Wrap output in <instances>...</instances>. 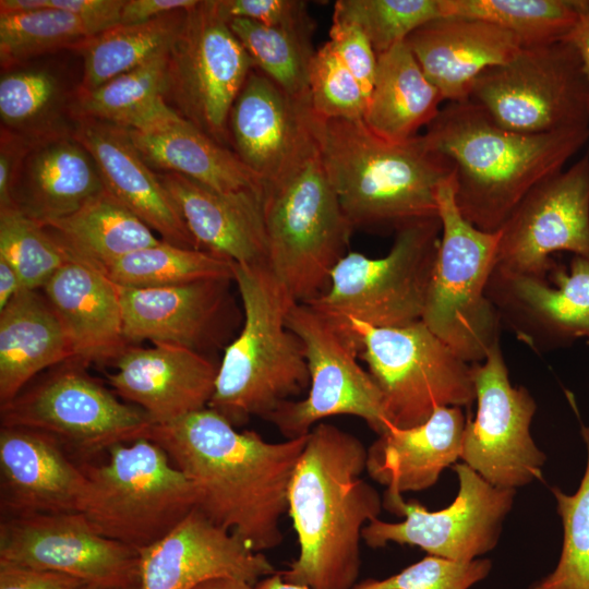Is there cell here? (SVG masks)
Wrapping results in <instances>:
<instances>
[{
  "instance_id": "cell-33",
  "label": "cell",
  "mask_w": 589,
  "mask_h": 589,
  "mask_svg": "<svg viewBox=\"0 0 589 589\" xmlns=\"http://www.w3.org/2000/svg\"><path fill=\"white\" fill-rule=\"evenodd\" d=\"M443 100L404 41L377 57L376 76L362 120L377 136L406 142L437 117Z\"/></svg>"
},
{
  "instance_id": "cell-13",
  "label": "cell",
  "mask_w": 589,
  "mask_h": 589,
  "mask_svg": "<svg viewBox=\"0 0 589 589\" xmlns=\"http://www.w3.org/2000/svg\"><path fill=\"white\" fill-rule=\"evenodd\" d=\"M286 322L303 345L310 386L303 399L281 404L266 420L286 438L308 435L323 419L340 414L364 420L377 435L392 428L381 390L358 362L352 332L304 303L291 305Z\"/></svg>"
},
{
  "instance_id": "cell-24",
  "label": "cell",
  "mask_w": 589,
  "mask_h": 589,
  "mask_svg": "<svg viewBox=\"0 0 589 589\" xmlns=\"http://www.w3.org/2000/svg\"><path fill=\"white\" fill-rule=\"evenodd\" d=\"M233 279L163 288L117 286L127 342L151 341L201 352L214 340Z\"/></svg>"
},
{
  "instance_id": "cell-50",
  "label": "cell",
  "mask_w": 589,
  "mask_h": 589,
  "mask_svg": "<svg viewBox=\"0 0 589 589\" xmlns=\"http://www.w3.org/2000/svg\"><path fill=\"white\" fill-rule=\"evenodd\" d=\"M84 585L65 574L0 561V589H81Z\"/></svg>"
},
{
  "instance_id": "cell-12",
  "label": "cell",
  "mask_w": 589,
  "mask_h": 589,
  "mask_svg": "<svg viewBox=\"0 0 589 589\" xmlns=\"http://www.w3.org/2000/svg\"><path fill=\"white\" fill-rule=\"evenodd\" d=\"M1 425L41 432L81 456L146 437L153 425L141 408L120 400L70 360L0 405Z\"/></svg>"
},
{
  "instance_id": "cell-39",
  "label": "cell",
  "mask_w": 589,
  "mask_h": 589,
  "mask_svg": "<svg viewBox=\"0 0 589 589\" xmlns=\"http://www.w3.org/2000/svg\"><path fill=\"white\" fill-rule=\"evenodd\" d=\"M232 264L207 251L161 240L116 261L106 274L119 286L163 288L206 279H233Z\"/></svg>"
},
{
  "instance_id": "cell-53",
  "label": "cell",
  "mask_w": 589,
  "mask_h": 589,
  "mask_svg": "<svg viewBox=\"0 0 589 589\" xmlns=\"http://www.w3.org/2000/svg\"><path fill=\"white\" fill-rule=\"evenodd\" d=\"M563 40L576 49L589 85V8L580 14L577 23Z\"/></svg>"
},
{
  "instance_id": "cell-40",
  "label": "cell",
  "mask_w": 589,
  "mask_h": 589,
  "mask_svg": "<svg viewBox=\"0 0 589 589\" xmlns=\"http://www.w3.org/2000/svg\"><path fill=\"white\" fill-rule=\"evenodd\" d=\"M91 37L76 15L57 8L0 15L1 64L19 63L60 48L77 49Z\"/></svg>"
},
{
  "instance_id": "cell-22",
  "label": "cell",
  "mask_w": 589,
  "mask_h": 589,
  "mask_svg": "<svg viewBox=\"0 0 589 589\" xmlns=\"http://www.w3.org/2000/svg\"><path fill=\"white\" fill-rule=\"evenodd\" d=\"M107 374L115 394L147 413L153 424L208 407L218 366L201 352L170 345L129 346Z\"/></svg>"
},
{
  "instance_id": "cell-17",
  "label": "cell",
  "mask_w": 589,
  "mask_h": 589,
  "mask_svg": "<svg viewBox=\"0 0 589 589\" xmlns=\"http://www.w3.org/2000/svg\"><path fill=\"white\" fill-rule=\"evenodd\" d=\"M496 269L544 276L562 251L589 256V154L533 187L498 230Z\"/></svg>"
},
{
  "instance_id": "cell-15",
  "label": "cell",
  "mask_w": 589,
  "mask_h": 589,
  "mask_svg": "<svg viewBox=\"0 0 589 589\" xmlns=\"http://www.w3.org/2000/svg\"><path fill=\"white\" fill-rule=\"evenodd\" d=\"M453 470L459 482L458 493L449 506L440 510L431 512L417 501L406 502L401 494L384 492L383 507L405 519L370 521L362 530L366 545L378 549L389 542L409 544L428 555L454 561H472L493 550L516 490L492 485L465 462L454 464Z\"/></svg>"
},
{
  "instance_id": "cell-42",
  "label": "cell",
  "mask_w": 589,
  "mask_h": 589,
  "mask_svg": "<svg viewBox=\"0 0 589 589\" xmlns=\"http://www.w3.org/2000/svg\"><path fill=\"white\" fill-rule=\"evenodd\" d=\"M587 446V466L577 492L551 489L562 518L564 538L555 569L529 589H589V425L581 428Z\"/></svg>"
},
{
  "instance_id": "cell-54",
  "label": "cell",
  "mask_w": 589,
  "mask_h": 589,
  "mask_svg": "<svg viewBox=\"0 0 589 589\" xmlns=\"http://www.w3.org/2000/svg\"><path fill=\"white\" fill-rule=\"evenodd\" d=\"M20 291H23L15 269L0 259V310H2Z\"/></svg>"
},
{
  "instance_id": "cell-3",
  "label": "cell",
  "mask_w": 589,
  "mask_h": 589,
  "mask_svg": "<svg viewBox=\"0 0 589 589\" xmlns=\"http://www.w3.org/2000/svg\"><path fill=\"white\" fill-rule=\"evenodd\" d=\"M422 135L454 165L461 215L480 230L496 232L533 187L562 171L585 146L589 127L519 133L468 99L441 108Z\"/></svg>"
},
{
  "instance_id": "cell-47",
  "label": "cell",
  "mask_w": 589,
  "mask_h": 589,
  "mask_svg": "<svg viewBox=\"0 0 589 589\" xmlns=\"http://www.w3.org/2000/svg\"><path fill=\"white\" fill-rule=\"evenodd\" d=\"M328 41L369 99L376 76L377 56L368 37L356 24L333 15Z\"/></svg>"
},
{
  "instance_id": "cell-45",
  "label": "cell",
  "mask_w": 589,
  "mask_h": 589,
  "mask_svg": "<svg viewBox=\"0 0 589 589\" xmlns=\"http://www.w3.org/2000/svg\"><path fill=\"white\" fill-rule=\"evenodd\" d=\"M491 567L486 558L454 561L426 555L387 578L357 582L353 589H469L484 579Z\"/></svg>"
},
{
  "instance_id": "cell-38",
  "label": "cell",
  "mask_w": 589,
  "mask_h": 589,
  "mask_svg": "<svg viewBox=\"0 0 589 589\" xmlns=\"http://www.w3.org/2000/svg\"><path fill=\"white\" fill-rule=\"evenodd\" d=\"M228 23L254 69L291 97L310 103L309 69L315 52L313 29L272 27L245 19H230Z\"/></svg>"
},
{
  "instance_id": "cell-32",
  "label": "cell",
  "mask_w": 589,
  "mask_h": 589,
  "mask_svg": "<svg viewBox=\"0 0 589 589\" xmlns=\"http://www.w3.org/2000/svg\"><path fill=\"white\" fill-rule=\"evenodd\" d=\"M125 130L152 169L179 173L218 192L263 191L261 179L231 149L183 117L144 131Z\"/></svg>"
},
{
  "instance_id": "cell-10",
  "label": "cell",
  "mask_w": 589,
  "mask_h": 589,
  "mask_svg": "<svg viewBox=\"0 0 589 589\" xmlns=\"http://www.w3.org/2000/svg\"><path fill=\"white\" fill-rule=\"evenodd\" d=\"M359 358L381 390L395 428L425 422L441 407L469 408L476 401L472 363L465 361L421 320L374 327L350 320Z\"/></svg>"
},
{
  "instance_id": "cell-5",
  "label": "cell",
  "mask_w": 589,
  "mask_h": 589,
  "mask_svg": "<svg viewBox=\"0 0 589 589\" xmlns=\"http://www.w3.org/2000/svg\"><path fill=\"white\" fill-rule=\"evenodd\" d=\"M232 272L243 325L225 348L208 407L238 426L304 393L310 376L303 345L286 322L296 302L267 265L233 263Z\"/></svg>"
},
{
  "instance_id": "cell-29",
  "label": "cell",
  "mask_w": 589,
  "mask_h": 589,
  "mask_svg": "<svg viewBox=\"0 0 589 589\" xmlns=\"http://www.w3.org/2000/svg\"><path fill=\"white\" fill-rule=\"evenodd\" d=\"M466 422L462 408L441 407L422 424L389 428L368 447V474L393 494L431 488L460 458Z\"/></svg>"
},
{
  "instance_id": "cell-51",
  "label": "cell",
  "mask_w": 589,
  "mask_h": 589,
  "mask_svg": "<svg viewBox=\"0 0 589 589\" xmlns=\"http://www.w3.org/2000/svg\"><path fill=\"white\" fill-rule=\"evenodd\" d=\"M32 146V140L1 128L0 142V208L15 206L12 190L22 164Z\"/></svg>"
},
{
  "instance_id": "cell-23",
  "label": "cell",
  "mask_w": 589,
  "mask_h": 589,
  "mask_svg": "<svg viewBox=\"0 0 589 589\" xmlns=\"http://www.w3.org/2000/svg\"><path fill=\"white\" fill-rule=\"evenodd\" d=\"M87 478L41 432L0 429V507L5 517L80 512Z\"/></svg>"
},
{
  "instance_id": "cell-14",
  "label": "cell",
  "mask_w": 589,
  "mask_h": 589,
  "mask_svg": "<svg viewBox=\"0 0 589 589\" xmlns=\"http://www.w3.org/2000/svg\"><path fill=\"white\" fill-rule=\"evenodd\" d=\"M253 69L218 0L199 1L185 11L168 69V92L181 117L227 146L230 110Z\"/></svg>"
},
{
  "instance_id": "cell-36",
  "label": "cell",
  "mask_w": 589,
  "mask_h": 589,
  "mask_svg": "<svg viewBox=\"0 0 589 589\" xmlns=\"http://www.w3.org/2000/svg\"><path fill=\"white\" fill-rule=\"evenodd\" d=\"M185 11L139 24H119L84 41L77 48L84 59L79 92L93 91L169 50L181 29Z\"/></svg>"
},
{
  "instance_id": "cell-6",
  "label": "cell",
  "mask_w": 589,
  "mask_h": 589,
  "mask_svg": "<svg viewBox=\"0 0 589 589\" xmlns=\"http://www.w3.org/2000/svg\"><path fill=\"white\" fill-rule=\"evenodd\" d=\"M267 267L296 303L327 289L353 228L326 175L316 139L288 167L263 183Z\"/></svg>"
},
{
  "instance_id": "cell-57",
  "label": "cell",
  "mask_w": 589,
  "mask_h": 589,
  "mask_svg": "<svg viewBox=\"0 0 589 589\" xmlns=\"http://www.w3.org/2000/svg\"><path fill=\"white\" fill-rule=\"evenodd\" d=\"M81 589H139V585L130 587H100L86 584Z\"/></svg>"
},
{
  "instance_id": "cell-56",
  "label": "cell",
  "mask_w": 589,
  "mask_h": 589,
  "mask_svg": "<svg viewBox=\"0 0 589 589\" xmlns=\"http://www.w3.org/2000/svg\"><path fill=\"white\" fill-rule=\"evenodd\" d=\"M254 589H309L305 586H299L286 582L280 573H276L274 575H271L268 577L263 578L260 580L255 586Z\"/></svg>"
},
{
  "instance_id": "cell-2",
  "label": "cell",
  "mask_w": 589,
  "mask_h": 589,
  "mask_svg": "<svg viewBox=\"0 0 589 589\" xmlns=\"http://www.w3.org/2000/svg\"><path fill=\"white\" fill-rule=\"evenodd\" d=\"M368 448L353 434L320 422L312 428L288 489V513L299 554L279 572L309 589H353L363 528L383 498L364 479Z\"/></svg>"
},
{
  "instance_id": "cell-41",
  "label": "cell",
  "mask_w": 589,
  "mask_h": 589,
  "mask_svg": "<svg viewBox=\"0 0 589 589\" xmlns=\"http://www.w3.org/2000/svg\"><path fill=\"white\" fill-rule=\"evenodd\" d=\"M0 259L17 273L23 290H38L71 260L37 221L16 206L0 208Z\"/></svg>"
},
{
  "instance_id": "cell-31",
  "label": "cell",
  "mask_w": 589,
  "mask_h": 589,
  "mask_svg": "<svg viewBox=\"0 0 589 589\" xmlns=\"http://www.w3.org/2000/svg\"><path fill=\"white\" fill-rule=\"evenodd\" d=\"M72 359L69 339L45 294L20 291L0 310V405L43 370Z\"/></svg>"
},
{
  "instance_id": "cell-46",
  "label": "cell",
  "mask_w": 589,
  "mask_h": 589,
  "mask_svg": "<svg viewBox=\"0 0 589 589\" xmlns=\"http://www.w3.org/2000/svg\"><path fill=\"white\" fill-rule=\"evenodd\" d=\"M60 95L57 79L46 70H22L1 75L0 117L5 129L22 130L39 121Z\"/></svg>"
},
{
  "instance_id": "cell-44",
  "label": "cell",
  "mask_w": 589,
  "mask_h": 589,
  "mask_svg": "<svg viewBox=\"0 0 589 589\" xmlns=\"http://www.w3.org/2000/svg\"><path fill=\"white\" fill-rule=\"evenodd\" d=\"M309 96L322 119H363L368 98L327 40L315 49L309 69Z\"/></svg>"
},
{
  "instance_id": "cell-11",
  "label": "cell",
  "mask_w": 589,
  "mask_h": 589,
  "mask_svg": "<svg viewBox=\"0 0 589 589\" xmlns=\"http://www.w3.org/2000/svg\"><path fill=\"white\" fill-rule=\"evenodd\" d=\"M469 100L501 127L527 134L589 127V85L567 41L522 47L507 63L485 70Z\"/></svg>"
},
{
  "instance_id": "cell-18",
  "label": "cell",
  "mask_w": 589,
  "mask_h": 589,
  "mask_svg": "<svg viewBox=\"0 0 589 589\" xmlns=\"http://www.w3.org/2000/svg\"><path fill=\"white\" fill-rule=\"evenodd\" d=\"M0 561L75 577L87 585H139V552L100 534L80 512L5 517Z\"/></svg>"
},
{
  "instance_id": "cell-28",
  "label": "cell",
  "mask_w": 589,
  "mask_h": 589,
  "mask_svg": "<svg viewBox=\"0 0 589 589\" xmlns=\"http://www.w3.org/2000/svg\"><path fill=\"white\" fill-rule=\"evenodd\" d=\"M71 345L73 361L113 362L129 344L117 286L106 273L69 260L44 286Z\"/></svg>"
},
{
  "instance_id": "cell-48",
  "label": "cell",
  "mask_w": 589,
  "mask_h": 589,
  "mask_svg": "<svg viewBox=\"0 0 589 589\" xmlns=\"http://www.w3.org/2000/svg\"><path fill=\"white\" fill-rule=\"evenodd\" d=\"M227 20L245 19L266 26L314 29L308 2L301 0H218Z\"/></svg>"
},
{
  "instance_id": "cell-35",
  "label": "cell",
  "mask_w": 589,
  "mask_h": 589,
  "mask_svg": "<svg viewBox=\"0 0 589 589\" xmlns=\"http://www.w3.org/2000/svg\"><path fill=\"white\" fill-rule=\"evenodd\" d=\"M169 50L93 91L79 92L75 112L80 119L144 131L180 118L165 100Z\"/></svg>"
},
{
  "instance_id": "cell-20",
  "label": "cell",
  "mask_w": 589,
  "mask_h": 589,
  "mask_svg": "<svg viewBox=\"0 0 589 589\" xmlns=\"http://www.w3.org/2000/svg\"><path fill=\"white\" fill-rule=\"evenodd\" d=\"M139 552V589H192L213 578L230 577L255 586L277 572L261 552L236 533L191 510L166 536Z\"/></svg>"
},
{
  "instance_id": "cell-9",
  "label": "cell",
  "mask_w": 589,
  "mask_h": 589,
  "mask_svg": "<svg viewBox=\"0 0 589 589\" xmlns=\"http://www.w3.org/2000/svg\"><path fill=\"white\" fill-rule=\"evenodd\" d=\"M441 231L438 216L428 217L399 228L384 256L348 252L324 293L304 304L344 328L350 320L374 327L421 320Z\"/></svg>"
},
{
  "instance_id": "cell-1",
  "label": "cell",
  "mask_w": 589,
  "mask_h": 589,
  "mask_svg": "<svg viewBox=\"0 0 589 589\" xmlns=\"http://www.w3.org/2000/svg\"><path fill=\"white\" fill-rule=\"evenodd\" d=\"M148 438L161 446L193 483L196 507L236 533L254 552L283 539L288 489L308 435L273 443L255 431L240 432L209 407L153 424Z\"/></svg>"
},
{
  "instance_id": "cell-25",
  "label": "cell",
  "mask_w": 589,
  "mask_h": 589,
  "mask_svg": "<svg viewBox=\"0 0 589 589\" xmlns=\"http://www.w3.org/2000/svg\"><path fill=\"white\" fill-rule=\"evenodd\" d=\"M73 136L91 154L105 189L118 202L158 232L161 240L200 249L158 173L143 159L125 129L83 118Z\"/></svg>"
},
{
  "instance_id": "cell-30",
  "label": "cell",
  "mask_w": 589,
  "mask_h": 589,
  "mask_svg": "<svg viewBox=\"0 0 589 589\" xmlns=\"http://www.w3.org/2000/svg\"><path fill=\"white\" fill-rule=\"evenodd\" d=\"M105 190L98 167L74 136L32 144L12 190L14 205L43 225L65 217Z\"/></svg>"
},
{
  "instance_id": "cell-7",
  "label": "cell",
  "mask_w": 589,
  "mask_h": 589,
  "mask_svg": "<svg viewBox=\"0 0 589 589\" xmlns=\"http://www.w3.org/2000/svg\"><path fill=\"white\" fill-rule=\"evenodd\" d=\"M86 466L81 510L96 531L136 551L166 536L196 507L193 483L148 437L115 445Z\"/></svg>"
},
{
  "instance_id": "cell-26",
  "label": "cell",
  "mask_w": 589,
  "mask_h": 589,
  "mask_svg": "<svg viewBox=\"0 0 589 589\" xmlns=\"http://www.w3.org/2000/svg\"><path fill=\"white\" fill-rule=\"evenodd\" d=\"M405 43L449 103L468 100L480 74L509 62L522 48L512 33L483 20L461 16L432 20Z\"/></svg>"
},
{
  "instance_id": "cell-49",
  "label": "cell",
  "mask_w": 589,
  "mask_h": 589,
  "mask_svg": "<svg viewBox=\"0 0 589 589\" xmlns=\"http://www.w3.org/2000/svg\"><path fill=\"white\" fill-rule=\"evenodd\" d=\"M124 0H44L45 8H57L76 15L92 37L120 24Z\"/></svg>"
},
{
  "instance_id": "cell-8",
  "label": "cell",
  "mask_w": 589,
  "mask_h": 589,
  "mask_svg": "<svg viewBox=\"0 0 589 589\" xmlns=\"http://www.w3.org/2000/svg\"><path fill=\"white\" fill-rule=\"evenodd\" d=\"M436 199L442 231L421 321L460 358L478 363L500 342L501 321L486 296L500 235L461 215L454 175Z\"/></svg>"
},
{
  "instance_id": "cell-52",
  "label": "cell",
  "mask_w": 589,
  "mask_h": 589,
  "mask_svg": "<svg viewBox=\"0 0 589 589\" xmlns=\"http://www.w3.org/2000/svg\"><path fill=\"white\" fill-rule=\"evenodd\" d=\"M199 0H124L120 24H139L167 13L190 10Z\"/></svg>"
},
{
  "instance_id": "cell-55",
  "label": "cell",
  "mask_w": 589,
  "mask_h": 589,
  "mask_svg": "<svg viewBox=\"0 0 589 589\" xmlns=\"http://www.w3.org/2000/svg\"><path fill=\"white\" fill-rule=\"evenodd\" d=\"M192 589H254V586L241 579L219 577L203 581Z\"/></svg>"
},
{
  "instance_id": "cell-27",
  "label": "cell",
  "mask_w": 589,
  "mask_h": 589,
  "mask_svg": "<svg viewBox=\"0 0 589 589\" xmlns=\"http://www.w3.org/2000/svg\"><path fill=\"white\" fill-rule=\"evenodd\" d=\"M158 177L201 250L241 265H267L263 191L218 192L175 172Z\"/></svg>"
},
{
  "instance_id": "cell-37",
  "label": "cell",
  "mask_w": 589,
  "mask_h": 589,
  "mask_svg": "<svg viewBox=\"0 0 589 589\" xmlns=\"http://www.w3.org/2000/svg\"><path fill=\"white\" fill-rule=\"evenodd\" d=\"M443 16L483 20L515 35L522 47L563 40L589 8L586 0H442Z\"/></svg>"
},
{
  "instance_id": "cell-16",
  "label": "cell",
  "mask_w": 589,
  "mask_h": 589,
  "mask_svg": "<svg viewBox=\"0 0 589 589\" xmlns=\"http://www.w3.org/2000/svg\"><path fill=\"white\" fill-rule=\"evenodd\" d=\"M477 412L465 425L460 458L494 486L514 489L543 480L545 455L530 426L537 404L524 386H514L500 342L472 363Z\"/></svg>"
},
{
  "instance_id": "cell-21",
  "label": "cell",
  "mask_w": 589,
  "mask_h": 589,
  "mask_svg": "<svg viewBox=\"0 0 589 589\" xmlns=\"http://www.w3.org/2000/svg\"><path fill=\"white\" fill-rule=\"evenodd\" d=\"M315 120L309 101L291 97L253 69L229 113V143L264 183L314 142Z\"/></svg>"
},
{
  "instance_id": "cell-43",
  "label": "cell",
  "mask_w": 589,
  "mask_h": 589,
  "mask_svg": "<svg viewBox=\"0 0 589 589\" xmlns=\"http://www.w3.org/2000/svg\"><path fill=\"white\" fill-rule=\"evenodd\" d=\"M334 16L356 24L376 56L404 43L425 23L442 17V0H338Z\"/></svg>"
},
{
  "instance_id": "cell-34",
  "label": "cell",
  "mask_w": 589,
  "mask_h": 589,
  "mask_svg": "<svg viewBox=\"0 0 589 589\" xmlns=\"http://www.w3.org/2000/svg\"><path fill=\"white\" fill-rule=\"evenodd\" d=\"M41 226L70 259L104 273L121 257L161 241L106 189L74 213Z\"/></svg>"
},
{
  "instance_id": "cell-4",
  "label": "cell",
  "mask_w": 589,
  "mask_h": 589,
  "mask_svg": "<svg viewBox=\"0 0 589 589\" xmlns=\"http://www.w3.org/2000/svg\"><path fill=\"white\" fill-rule=\"evenodd\" d=\"M315 139L353 230L396 232L409 223L438 216V187L455 169L423 135L389 142L374 134L362 119L316 116Z\"/></svg>"
},
{
  "instance_id": "cell-19",
  "label": "cell",
  "mask_w": 589,
  "mask_h": 589,
  "mask_svg": "<svg viewBox=\"0 0 589 589\" xmlns=\"http://www.w3.org/2000/svg\"><path fill=\"white\" fill-rule=\"evenodd\" d=\"M486 296L502 327L536 352L589 340V256L554 260L544 276L494 268Z\"/></svg>"
}]
</instances>
